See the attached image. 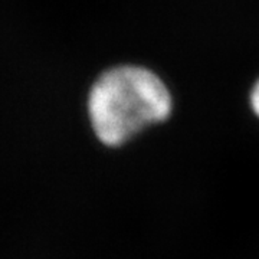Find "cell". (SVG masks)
<instances>
[{"mask_svg": "<svg viewBox=\"0 0 259 259\" xmlns=\"http://www.w3.org/2000/svg\"><path fill=\"white\" fill-rule=\"evenodd\" d=\"M173 100L157 75L139 65H120L102 72L87 98L95 139L118 148L144 130L167 120Z\"/></svg>", "mask_w": 259, "mask_h": 259, "instance_id": "cell-1", "label": "cell"}, {"mask_svg": "<svg viewBox=\"0 0 259 259\" xmlns=\"http://www.w3.org/2000/svg\"><path fill=\"white\" fill-rule=\"evenodd\" d=\"M250 107L259 117V81L253 85V90L250 93Z\"/></svg>", "mask_w": 259, "mask_h": 259, "instance_id": "cell-2", "label": "cell"}]
</instances>
